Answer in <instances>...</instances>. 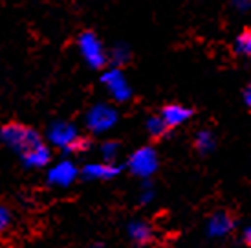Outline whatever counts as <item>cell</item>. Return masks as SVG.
I'll list each match as a JSON object with an SVG mask.
<instances>
[{
	"label": "cell",
	"instance_id": "7c38bea8",
	"mask_svg": "<svg viewBox=\"0 0 251 248\" xmlns=\"http://www.w3.org/2000/svg\"><path fill=\"white\" fill-rule=\"evenodd\" d=\"M50 158H51L50 147L46 143H42V145L33 149V151L28 153L26 156H22V162H24L26 167H44V165H48Z\"/></svg>",
	"mask_w": 251,
	"mask_h": 248
},
{
	"label": "cell",
	"instance_id": "d6986e66",
	"mask_svg": "<svg viewBox=\"0 0 251 248\" xmlns=\"http://www.w3.org/2000/svg\"><path fill=\"white\" fill-rule=\"evenodd\" d=\"M154 198V188L149 182H143V188H141V195H140V200L143 204H149L151 200Z\"/></svg>",
	"mask_w": 251,
	"mask_h": 248
},
{
	"label": "cell",
	"instance_id": "7402d4cb",
	"mask_svg": "<svg viewBox=\"0 0 251 248\" xmlns=\"http://www.w3.org/2000/svg\"><path fill=\"white\" fill-rule=\"evenodd\" d=\"M246 243L250 245V248H251V226L246 230Z\"/></svg>",
	"mask_w": 251,
	"mask_h": 248
},
{
	"label": "cell",
	"instance_id": "e0dca14e",
	"mask_svg": "<svg viewBox=\"0 0 251 248\" xmlns=\"http://www.w3.org/2000/svg\"><path fill=\"white\" fill-rule=\"evenodd\" d=\"M235 50L240 55H251V31H244L235 41Z\"/></svg>",
	"mask_w": 251,
	"mask_h": 248
},
{
	"label": "cell",
	"instance_id": "44dd1931",
	"mask_svg": "<svg viewBox=\"0 0 251 248\" xmlns=\"http://www.w3.org/2000/svg\"><path fill=\"white\" fill-rule=\"evenodd\" d=\"M235 7H238V9H250L251 7V2H235Z\"/></svg>",
	"mask_w": 251,
	"mask_h": 248
},
{
	"label": "cell",
	"instance_id": "4fadbf2b",
	"mask_svg": "<svg viewBox=\"0 0 251 248\" xmlns=\"http://www.w3.org/2000/svg\"><path fill=\"white\" fill-rule=\"evenodd\" d=\"M110 59H112V63H114V68H118L121 64L128 63V59H130V48L123 43L116 44L110 52Z\"/></svg>",
	"mask_w": 251,
	"mask_h": 248
},
{
	"label": "cell",
	"instance_id": "603a6c76",
	"mask_svg": "<svg viewBox=\"0 0 251 248\" xmlns=\"http://www.w3.org/2000/svg\"><path fill=\"white\" fill-rule=\"evenodd\" d=\"M90 248H103V247H101V245H92Z\"/></svg>",
	"mask_w": 251,
	"mask_h": 248
},
{
	"label": "cell",
	"instance_id": "5b68a950",
	"mask_svg": "<svg viewBox=\"0 0 251 248\" xmlns=\"http://www.w3.org/2000/svg\"><path fill=\"white\" fill-rule=\"evenodd\" d=\"M77 46H79V52L83 59L88 63V66L92 68H103L106 63V52L103 43L99 41V37L92 31H84L79 35L77 39Z\"/></svg>",
	"mask_w": 251,
	"mask_h": 248
},
{
	"label": "cell",
	"instance_id": "2e32d148",
	"mask_svg": "<svg viewBox=\"0 0 251 248\" xmlns=\"http://www.w3.org/2000/svg\"><path fill=\"white\" fill-rule=\"evenodd\" d=\"M101 155H103V158H105V162L116 164L114 160H116V158H118V155H119V143L114 142V140H108V142H105L103 145H101Z\"/></svg>",
	"mask_w": 251,
	"mask_h": 248
},
{
	"label": "cell",
	"instance_id": "ba28073f",
	"mask_svg": "<svg viewBox=\"0 0 251 248\" xmlns=\"http://www.w3.org/2000/svg\"><path fill=\"white\" fill-rule=\"evenodd\" d=\"M81 173L88 180H110V178L118 177L119 173H121V167H119L118 164L92 162V164H86Z\"/></svg>",
	"mask_w": 251,
	"mask_h": 248
},
{
	"label": "cell",
	"instance_id": "3957f363",
	"mask_svg": "<svg viewBox=\"0 0 251 248\" xmlns=\"http://www.w3.org/2000/svg\"><path fill=\"white\" fill-rule=\"evenodd\" d=\"M158 165H160V160H158V153L154 151L152 147H140L136 149L130 158H128V169L134 177L140 178H149L152 177L154 173L158 171Z\"/></svg>",
	"mask_w": 251,
	"mask_h": 248
},
{
	"label": "cell",
	"instance_id": "8992f818",
	"mask_svg": "<svg viewBox=\"0 0 251 248\" xmlns=\"http://www.w3.org/2000/svg\"><path fill=\"white\" fill-rule=\"evenodd\" d=\"M103 85H105L106 92L110 94V98L118 103H125L132 96V88L126 81L125 74L121 72V68H110V70L103 72Z\"/></svg>",
	"mask_w": 251,
	"mask_h": 248
},
{
	"label": "cell",
	"instance_id": "ffe728a7",
	"mask_svg": "<svg viewBox=\"0 0 251 248\" xmlns=\"http://www.w3.org/2000/svg\"><path fill=\"white\" fill-rule=\"evenodd\" d=\"M244 99H246V105L250 107L251 109V83H250V86L246 88V92H244Z\"/></svg>",
	"mask_w": 251,
	"mask_h": 248
},
{
	"label": "cell",
	"instance_id": "9a60e30c",
	"mask_svg": "<svg viewBox=\"0 0 251 248\" xmlns=\"http://www.w3.org/2000/svg\"><path fill=\"white\" fill-rule=\"evenodd\" d=\"M165 131H167V125L163 123L161 116H151V118L147 120V133L151 136L160 138V136L165 135Z\"/></svg>",
	"mask_w": 251,
	"mask_h": 248
},
{
	"label": "cell",
	"instance_id": "7a4b0ae2",
	"mask_svg": "<svg viewBox=\"0 0 251 248\" xmlns=\"http://www.w3.org/2000/svg\"><path fill=\"white\" fill-rule=\"evenodd\" d=\"M48 142L55 147L63 149L64 153L86 151L90 143L79 135V131L70 121H53L48 129Z\"/></svg>",
	"mask_w": 251,
	"mask_h": 248
},
{
	"label": "cell",
	"instance_id": "ac0fdd59",
	"mask_svg": "<svg viewBox=\"0 0 251 248\" xmlns=\"http://www.w3.org/2000/svg\"><path fill=\"white\" fill-rule=\"evenodd\" d=\"M9 224H11V213H9L6 206L0 204V235L9 228Z\"/></svg>",
	"mask_w": 251,
	"mask_h": 248
},
{
	"label": "cell",
	"instance_id": "9c48e42d",
	"mask_svg": "<svg viewBox=\"0 0 251 248\" xmlns=\"http://www.w3.org/2000/svg\"><path fill=\"white\" fill-rule=\"evenodd\" d=\"M191 116H193L191 109H187V107H183V105H178V103H171V105L163 107V110H161V120L167 125V129L180 127V125H183Z\"/></svg>",
	"mask_w": 251,
	"mask_h": 248
},
{
	"label": "cell",
	"instance_id": "6da1fadb",
	"mask_svg": "<svg viewBox=\"0 0 251 248\" xmlns=\"http://www.w3.org/2000/svg\"><path fill=\"white\" fill-rule=\"evenodd\" d=\"M0 140L6 143L11 151H15L21 158L44 143L41 135L37 133L35 129L21 125V123H7V125H4L2 131H0Z\"/></svg>",
	"mask_w": 251,
	"mask_h": 248
},
{
	"label": "cell",
	"instance_id": "52a82bcc",
	"mask_svg": "<svg viewBox=\"0 0 251 248\" xmlns=\"http://www.w3.org/2000/svg\"><path fill=\"white\" fill-rule=\"evenodd\" d=\"M79 169L72 160H61L55 165H51L48 171V182L57 188H68L75 182Z\"/></svg>",
	"mask_w": 251,
	"mask_h": 248
},
{
	"label": "cell",
	"instance_id": "5bb4252c",
	"mask_svg": "<svg viewBox=\"0 0 251 248\" xmlns=\"http://www.w3.org/2000/svg\"><path fill=\"white\" fill-rule=\"evenodd\" d=\"M216 142H215V136L211 131H200L198 135H196V149L200 151V153H211L213 149H215Z\"/></svg>",
	"mask_w": 251,
	"mask_h": 248
},
{
	"label": "cell",
	"instance_id": "277c9868",
	"mask_svg": "<svg viewBox=\"0 0 251 248\" xmlns=\"http://www.w3.org/2000/svg\"><path fill=\"white\" fill-rule=\"evenodd\" d=\"M84 121L94 135H103L118 123V110L108 103H98L86 112Z\"/></svg>",
	"mask_w": 251,
	"mask_h": 248
},
{
	"label": "cell",
	"instance_id": "30bf717a",
	"mask_svg": "<svg viewBox=\"0 0 251 248\" xmlns=\"http://www.w3.org/2000/svg\"><path fill=\"white\" fill-rule=\"evenodd\" d=\"M233 230V219L226 212H216L207 220V234L211 237H224Z\"/></svg>",
	"mask_w": 251,
	"mask_h": 248
},
{
	"label": "cell",
	"instance_id": "8fae6325",
	"mask_svg": "<svg viewBox=\"0 0 251 248\" xmlns=\"http://www.w3.org/2000/svg\"><path fill=\"white\" fill-rule=\"evenodd\" d=\"M128 235L136 245H147V243L152 241L154 232L151 224L145 222V220H132L128 224Z\"/></svg>",
	"mask_w": 251,
	"mask_h": 248
}]
</instances>
